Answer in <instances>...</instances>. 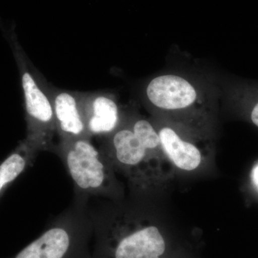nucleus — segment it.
Masks as SVG:
<instances>
[{
  "mask_svg": "<svg viewBox=\"0 0 258 258\" xmlns=\"http://www.w3.org/2000/svg\"><path fill=\"white\" fill-rule=\"evenodd\" d=\"M90 212L92 258L168 257L169 241L156 222L132 212Z\"/></svg>",
  "mask_w": 258,
  "mask_h": 258,
  "instance_id": "nucleus-1",
  "label": "nucleus"
},
{
  "mask_svg": "<svg viewBox=\"0 0 258 258\" xmlns=\"http://www.w3.org/2000/svg\"><path fill=\"white\" fill-rule=\"evenodd\" d=\"M101 148L114 170L128 179L139 192H149L165 185L173 178L174 169L162 147L144 145L134 133L128 122L120 123L106 136Z\"/></svg>",
  "mask_w": 258,
  "mask_h": 258,
  "instance_id": "nucleus-2",
  "label": "nucleus"
},
{
  "mask_svg": "<svg viewBox=\"0 0 258 258\" xmlns=\"http://www.w3.org/2000/svg\"><path fill=\"white\" fill-rule=\"evenodd\" d=\"M86 202L87 198L77 196L74 206L56 217L14 258H92L93 225Z\"/></svg>",
  "mask_w": 258,
  "mask_h": 258,
  "instance_id": "nucleus-3",
  "label": "nucleus"
},
{
  "mask_svg": "<svg viewBox=\"0 0 258 258\" xmlns=\"http://www.w3.org/2000/svg\"><path fill=\"white\" fill-rule=\"evenodd\" d=\"M51 151L63 163L77 196L117 198L121 195L114 169L101 149L91 143V139L60 140Z\"/></svg>",
  "mask_w": 258,
  "mask_h": 258,
  "instance_id": "nucleus-4",
  "label": "nucleus"
},
{
  "mask_svg": "<svg viewBox=\"0 0 258 258\" xmlns=\"http://www.w3.org/2000/svg\"><path fill=\"white\" fill-rule=\"evenodd\" d=\"M22 86L28 125L27 137L41 144L45 151H51L56 125L50 98L42 91L35 78L25 69L22 73Z\"/></svg>",
  "mask_w": 258,
  "mask_h": 258,
  "instance_id": "nucleus-5",
  "label": "nucleus"
},
{
  "mask_svg": "<svg viewBox=\"0 0 258 258\" xmlns=\"http://www.w3.org/2000/svg\"><path fill=\"white\" fill-rule=\"evenodd\" d=\"M146 95L154 108L167 113L189 111L199 101V93L192 83L176 75H163L148 84Z\"/></svg>",
  "mask_w": 258,
  "mask_h": 258,
  "instance_id": "nucleus-6",
  "label": "nucleus"
},
{
  "mask_svg": "<svg viewBox=\"0 0 258 258\" xmlns=\"http://www.w3.org/2000/svg\"><path fill=\"white\" fill-rule=\"evenodd\" d=\"M161 147L174 169L193 172L206 162V153L198 143L183 135L179 129L170 125L156 127Z\"/></svg>",
  "mask_w": 258,
  "mask_h": 258,
  "instance_id": "nucleus-7",
  "label": "nucleus"
},
{
  "mask_svg": "<svg viewBox=\"0 0 258 258\" xmlns=\"http://www.w3.org/2000/svg\"><path fill=\"white\" fill-rule=\"evenodd\" d=\"M78 97L90 137H106L119 126L121 117L114 98L101 93H78Z\"/></svg>",
  "mask_w": 258,
  "mask_h": 258,
  "instance_id": "nucleus-8",
  "label": "nucleus"
},
{
  "mask_svg": "<svg viewBox=\"0 0 258 258\" xmlns=\"http://www.w3.org/2000/svg\"><path fill=\"white\" fill-rule=\"evenodd\" d=\"M60 140L91 139L83 119L78 93L57 92L50 97Z\"/></svg>",
  "mask_w": 258,
  "mask_h": 258,
  "instance_id": "nucleus-9",
  "label": "nucleus"
},
{
  "mask_svg": "<svg viewBox=\"0 0 258 258\" xmlns=\"http://www.w3.org/2000/svg\"><path fill=\"white\" fill-rule=\"evenodd\" d=\"M45 151L37 141L26 137L0 164V198L7 188L31 166L37 154Z\"/></svg>",
  "mask_w": 258,
  "mask_h": 258,
  "instance_id": "nucleus-10",
  "label": "nucleus"
},
{
  "mask_svg": "<svg viewBox=\"0 0 258 258\" xmlns=\"http://www.w3.org/2000/svg\"><path fill=\"white\" fill-rule=\"evenodd\" d=\"M235 97L249 120L258 128V87L244 86L237 91Z\"/></svg>",
  "mask_w": 258,
  "mask_h": 258,
  "instance_id": "nucleus-11",
  "label": "nucleus"
},
{
  "mask_svg": "<svg viewBox=\"0 0 258 258\" xmlns=\"http://www.w3.org/2000/svg\"><path fill=\"white\" fill-rule=\"evenodd\" d=\"M252 181L258 191V164L252 171Z\"/></svg>",
  "mask_w": 258,
  "mask_h": 258,
  "instance_id": "nucleus-12",
  "label": "nucleus"
},
{
  "mask_svg": "<svg viewBox=\"0 0 258 258\" xmlns=\"http://www.w3.org/2000/svg\"><path fill=\"white\" fill-rule=\"evenodd\" d=\"M165 258H170V257H165Z\"/></svg>",
  "mask_w": 258,
  "mask_h": 258,
  "instance_id": "nucleus-13",
  "label": "nucleus"
}]
</instances>
